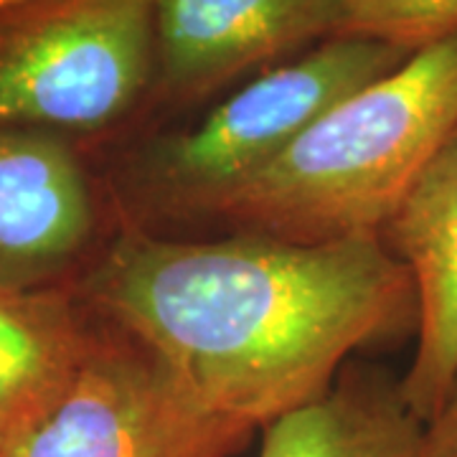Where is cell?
Instances as JSON below:
<instances>
[{
  "label": "cell",
  "mask_w": 457,
  "mask_h": 457,
  "mask_svg": "<svg viewBox=\"0 0 457 457\" xmlns=\"http://www.w3.org/2000/svg\"><path fill=\"white\" fill-rule=\"evenodd\" d=\"M71 285L102 326L249 432L323 396L353 351L417 330L409 272L381 237L173 242L132 227Z\"/></svg>",
  "instance_id": "cell-1"
},
{
  "label": "cell",
  "mask_w": 457,
  "mask_h": 457,
  "mask_svg": "<svg viewBox=\"0 0 457 457\" xmlns=\"http://www.w3.org/2000/svg\"><path fill=\"white\" fill-rule=\"evenodd\" d=\"M455 128L457 38H450L411 51L336 102L212 216L300 245L378 237Z\"/></svg>",
  "instance_id": "cell-2"
},
{
  "label": "cell",
  "mask_w": 457,
  "mask_h": 457,
  "mask_svg": "<svg viewBox=\"0 0 457 457\" xmlns=\"http://www.w3.org/2000/svg\"><path fill=\"white\" fill-rule=\"evenodd\" d=\"M407 56L366 36H333L237 87L194 128L150 143L132 165L130 186L153 212L212 216L336 102Z\"/></svg>",
  "instance_id": "cell-3"
},
{
  "label": "cell",
  "mask_w": 457,
  "mask_h": 457,
  "mask_svg": "<svg viewBox=\"0 0 457 457\" xmlns=\"http://www.w3.org/2000/svg\"><path fill=\"white\" fill-rule=\"evenodd\" d=\"M155 0H29L0 13V128L82 143L153 92Z\"/></svg>",
  "instance_id": "cell-4"
},
{
  "label": "cell",
  "mask_w": 457,
  "mask_h": 457,
  "mask_svg": "<svg viewBox=\"0 0 457 457\" xmlns=\"http://www.w3.org/2000/svg\"><path fill=\"white\" fill-rule=\"evenodd\" d=\"M252 435L204 407L145 348L99 323L74 386L11 457H237Z\"/></svg>",
  "instance_id": "cell-5"
},
{
  "label": "cell",
  "mask_w": 457,
  "mask_h": 457,
  "mask_svg": "<svg viewBox=\"0 0 457 457\" xmlns=\"http://www.w3.org/2000/svg\"><path fill=\"white\" fill-rule=\"evenodd\" d=\"M341 33V0H155L150 97L196 102Z\"/></svg>",
  "instance_id": "cell-6"
},
{
  "label": "cell",
  "mask_w": 457,
  "mask_h": 457,
  "mask_svg": "<svg viewBox=\"0 0 457 457\" xmlns=\"http://www.w3.org/2000/svg\"><path fill=\"white\" fill-rule=\"evenodd\" d=\"M97 249L99 196L84 147L0 128V287L69 285Z\"/></svg>",
  "instance_id": "cell-7"
},
{
  "label": "cell",
  "mask_w": 457,
  "mask_h": 457,
  "mask_svg": "<svg viewBox=\"0 0 457 457\" xmlns=\"http://www.w3.org/2000/svg\"><path fill=\"white\" fill-rule=\"evenodd\" d=\"M378 237L409 272L417 297V345L399 384L409 409L427 422L457 376V128Z\"/></svg>",
  "instance_id": "cell-8"
},
{
  "label": "cell",
  "mask_w": 457,
  "mask_h": 457,
  "mask_svg": "<svg viewBox=\"0 0 457 457\" xmlns=\"http://www.w3.org/2000/svg\"><path fill=\"white\" fill-rule=\"evenodd\" d=\"M99 336L74 285L0 287V457L62 404Z\"/></svg>",
  "instance_id": "cell-9"
},
{
  "label": "cell",
  "mask_w": 457,
  "mask_h": 457,
  "mask_svg": "<svg viewBox=\"0 0 457 457\" xmlns=\"http://www.w3.org/2000/svg\"><path fill=\"white\" fill-rule=\"evenodd\" d=\"M260 457H427L425 422L396 378L353 366L323 396L264 427Z\"/></svg>",
  "instance_id": "cell-10"
},
{
  "label": "cell",
  "mask_w": 457,
  "mask_h": 457,
  "mask_svg": "<svg viewBox=\"0 0 457 457\" xmlns=\"http://www.w3.org/2000/svg\"><path fill=\"white\" fill-rule=\"evenodd\" d=\"M343 33L402 51L457 38V0H341Z\"/></svg>",
  "instance_id": "cell-11"
},
{
  "label": "cell",
  "mask_w": 457,
  "mask_h": 457,
  "mask_svg": "<svg viewBox=\"0 0 457 457\" xmlns=\"http://www.w3.org/2000/svg\"><path fill=\"white\" fill-rule=\"evenodd\" d=\"M427 457H457V376L437 411L425 422Z\"/></svg>",
  "instance_id": "cell-12"
},
{
  "label": "cell",
  "mask_w": 457,
  "mask_h": 457,
  "mask_svg": "<svg viewBox=\"0 0 457 457\" xmlns=\"http://www.w3.org/2000/svg\"><path fill=\"white\" fill-rule=\"evenodd\" d=\"M23 3H29V0H0V13H5V11H11V8H18V5H23Z\"/></svg>",
  "instance_id": "cell-13"
}]
</instances>
